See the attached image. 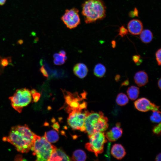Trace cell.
Here are the masks:
<instances>
[{"label":"cell","mask_w":161,"mask_h":161,"mask_svg":"<svg viewBox=\"0 0 161 161\" xmlns=\"http://www.w3.org/2000/svg\"><path fill=\"white\" fill-rule=\"evenodd\" d=\"M82 7V14L86 24L95 22L106 17V8L102 0H86Z\"/></svg>","instance_id":"7a4b0ae2"},{"label":"cell","mask_w":161,"mask_h":161,"mask_svg":"<svg viewBox=\"0 0 161 161\" xmlns=\"http://www.w3.org/2000/svg\"><path fill=\"white\" fill-rule=\"evenodd\" d=\"M18 43L19 44H21L23 43V41L21 40H19L18 41Z\"/></svg>","instance_id":"ab89813d"},{"label":"cell","mask_w":161,"mask_h":161,"mask_svg":"<svg viewBox=\"0 0 161 161\" xmlns=\"http://www.w3.org/2000/svg\"><path fill=\"white\" fill-rule=\"evenodd\" d=\"M123 134V130L120 127V123H117L115 126L105 134L106 138L109 142L115 141L120 138Z\"/></svg>","instance_id":"30bf717a"},{"label":"cell","mask_w":161,"mask_h":161,"mask_svg":"<svg viewBox=\"0 0 161 161\" xmlns=\"http://www.w3.org/2000/svg\"><path fill=\"white\" fill-rule=\"evenodd\" d=\"M120 76L119 75H117L115 77V80L117 82L119 81L120 79Z\"/></svg>","instance_id":"e575fe53"},{"label":"cell","mask_w":161,"mask_h":161,"mask_svg":"<svg viewBox=\"0 0 161 161\" xmlns=\"http://www.w3.org/2000/svg\"><path fill=\"white\" fill-rule=\"evenodd\" d=\"M153 133L156 135H160L161 133V123L155 126L152 129Z\"/></svg>","instance_id":"d4e9b609"},{"label":"cell","mask_w":161,"mask_h":161,"mask_svg":"<svg viewBox=\"0 0 161 161\" xmlns=\"http://www.w3.org/2000/svg\"><path fill=\"white\" fill-rule=\"evenodd\" d=\"M140 56L139 55H134L132 56V60L137 65H139L142 62V60L140 59Z\"/></svg>","instance_id":"83f0119b"},{"label":"cell","mask_w":161,"mask_h":161,"mask_svg":"<svg viewBox=\"0 0 161 161\" xmlns=\"http://www.w3.org/2000/svg\"><path fill=\"white\" fill-rule=\"evenodd\" d=\"M148 78L147 74L143 71L137 72L134 76L135 82L139 87L145 85L148 82Z\"/></svg>","instance_id":"5bb4252c"},{"label":"cell","mask_w":161,"mask_h":161,"mask_svg":"<svg viewBox=\"0 0 161 161\" xmlns=\"http://www.w3.org/2000/svg\"><path fill=\"white\" fill-rule=\"evenodd\" d=\"M44 137L47 141L50 143L56 142L58 140L59 138L58 132L54 130L45 132Z\"/></svg>","instance_id":"ac0fdd59"},{"label":"cell","mask_w":161,"mask_h":161,"mask_svg":"<svg viewBox=\"0 0 161 161\" xmlns=\"http://www.w3.org/2000/svg\"><path fill=\"white\" fill-rule=\"evenodd\" d=\"M86 109L73 111L69 113L67 123L72 129L85 131V120L89 112Z\"/></svg>","instance_id":"52a82bcc"},{"label":"cell","mask_w":161,"mask_h":161,"mask_svg":"<svg viewBox=\"0 0 161 161\" xmlns=\"http://www.w3.org/2000/svg\"><path fill=\"white\" fill-rule=\"evenodd\" d=\"M6 0H0V5H4L6 2Z\"/></svg>","instance_id":"74e56055"},{"label":"cell","mask_w":161,"mask_h":161,"mask_svg":"<svg viewBox=\"0 0 161 161\" xmlns=\"http://www.w3.org/2000/svg\"><path fill=\"white\" fill-rule=\"evenodd\" d=\"M150 120L153 123H159L161 121V112L159 110L152 111L151 115L150 117Z\"/></svg>","instance_id":"603a6c76"},{"label":"cell","mask_w":161,"mask_h":161,"mask_svg":"<svg viewBox=\"0 0 161 161\" xmlns=\"http://www.w3.org/2000/svg\"><path fill=\"white\" fill-rule=\"evenodd\" d=\"M134 105L137 110L144 112L159 110L160 107L145 97L138 99L134 102Z\"/></svg>","instance_id":"9c48e42d"},{"label":"cell","mask_w":161,"mask_h":161,"mask_svg":"<svg viewBox=\"0 0 161 161\" xmlns=\"http://www.w3.org/2000/svg\"><path fill=\"white\" fill-rule=\"evenodd\" d=\"M155 160L156 161H161V153L159 154L156 157Z\"/></svg>","instance_id":"836d02e7"},{"label":"cell","mask_w":161,"mask_h":161,"mask_svg":"<svg viewBox=\"0 0 161 161\" xmlns=\"http://www.w3.org/2000/svg\"><path fill=\"white\" fill-rule=\"evenodd\" d=\"M129 84V80L127 79L126 80L124 81V82L121 84V86H128Z\"/></svg>","instance_id":"1f68e13d"},{"label":"cell","mask_w":161,"mask_h":161,"mask_svg":"<svg viewBox=\"0 0 161 161\" xmlns=\"http://www.w3.org/2000/svg\"><path fill=\"white\" fill-rule=\"evenodd\" d=\"M127 28L130 33L134 35H137L140 34L143 30V25L140 20L133 19L129 22Z\"/></svg>","instance_id":"8fae6325"},{"label":"cell","mask_w":161,"mask_h":161,"mask_svg":"<svg viewBox=\"0 0 161 161\" xmlns=\"http://www.w3.org/2000/svg\"><path fill=\"white\" fill-rule=\"evenodd\" d=\"M52 126L54 129L56 130L57 131H58V129L60 128V126L58 123L57 122L54 123Z\"/></svg>","instance_id":"4dcf8cb0"},{"label":"cell","mask_w":161,"mask_h":161,"mask_svg":"<svg viewBox=\"0 0 161 161\" xmlns=\"http://www.w3.org/2000/svg\"><path fill=\"white\" fill-rule=\"evenodd\" d=\"M116 101L118 105L123 106L126 105L128 103L129 99L126 94L123 93H120L117 95Z\"/></svg>","instance_id":"44dd1931"},{"label":"cell","mask_w":161,"mask_h":161,"mask_svg":"<svg viewBox=\"0 0 161 161\" xmlns=\"http://www.w3.org/2000/svg\"><path fill=\"white\" fill-rule=\"evenodd\" d=\"M88 71L86 66L82 63L77 64L73 68V72L75 75L81 79L84 78L86 76Z\"/></svg>","instance_id":"9a60e30c"},{"label":"cell","mask_w":161,"mask_h":161,"mask_svg":"<svg viewBox=\"0 0 161 161\" xmlns=\"http://www.w3.org/2000/svg\"><path fill=\"white\" fill-rule=\"evenodd\" d=\"M112 46L113 48H114L116 46V42L114 41H112Z\"/></svg>","instance_id":"8d00e7d4"},{"label":"cell","mask_w":161,"mask_h":161,"mask_svg":"<svg viewBox=\"0 0 161 161\" xmlns=\"http://www.w3.org/2000/svg\"><path fill=\"white\" fill-rule=\"evenodd\" d=\"M108 119L102 112H89L84 122V131L88 136L98 132H104L108 128Z\"/></svg>","instance_id":"3957f363"},{"label":"cell","mask_w":161,"mask_h":161,"mask_svg":"<svg viewBox=\"0 0 161 161\" xmlns=\"http://www.w3.org/2000/svg\"><path fill=\"white\" fill-rule=\"evenodd\" d=\"M140 35V40L144 43H149L152 41L153 39V34L149 30L145 29L143 30Z\"/></svg>","instance_id":"e0dca14e"},{"label":"cell","mask_w":161,"mask_h":161,"mask_svg":"<svg viewBox=\"0 0 161 161\" xmlns=\"http://www.w3.org/2000/svg\"><path fill=\"white\" fill-rule=\"evenodd\" d=\"M57 148L46 139L44 137L35 134L31 150L36 157V160L49 161L52 152Z\"/></svg>","instance_id":"277c9868"},{"label":"cell","mask_w":161,"mask_h":161,"mask_svg":"<svg viewBox=\"0 0 161 161\" xmlns=\"http://www.w3.org/2000/svg\"><path fill=\"white\" fill-rule=\"evenodd\" d=\"M61 19L66 27L70 29L76 27L80 23L79 10L75 8L66 10Z\"/></svg>","instance_id":"ba28073f"},{"label":"cell","mask_w":161,"mask_h":161,"mask_svg":"<svg viewBox=\"0 0 161 161\" xmlns=\"http://www.w3.org/2000/svg\"><path fill=\"white\" fill-rule=\"evenodd\" d=\"M161 49L160 48L157 50L155 53V57L158 65L160 66L161 65Z\"/></svg>","instance_id":"484cf974"},{"label":"cell","mask_w":161,"mask_h":161,"mask_svg":"<svg viewBox=\"0 0 161 161\" xmlns=\"http://www.w3.org/2000/svg\"><path fill=\"white\" fill-rule=\"evenodd\" d=\"M70 157L61 148H56L52 153L49 161H70Z\"/></svg>","instance_id":"7c38bea8"},{"label":"cell","mask_w":161,"mask_h":161,"mask_svg":"<svg viewBox=\"0 0 161 161\" xmlns=\"http://www.w3.org/2000/svg\"><path fill=\"white\" fill-rule=\"evenodd\" d=\"M126 92L129 98L132 100H134L138 98L140 93V90L138 87L131 86L128 88Z\"/></svg>","instance_id":"2e32d148"},{"label":"cell","mask_w":161,"mask_h":161,"mask_svg":"<svg viewBox=\"0 0 161 161\" xmlns=\"http://www.w3.org/2000/svg\"><path fill=\"white\" fill-rule=\"evenodd\" d=\"M106 71L105 66L101 63L97 64L94 69V73L96 77L101 78L105 75Z\"/></svg>","instance_id":"d6986e66"},{"label":"cell","mask_w":161,"mask_h":161,"mask_svg":"<svg viewBox=\"0 0 161 161\" xmlns=\"http://www.w3.org/2000/svg\"><path fill=\"white\" fill-rule=\"evenodd\" d=\"M35 134L27 125H18L12 127L8 136L3 139L13 145L18 151L26 153L31 150Z\"/></svg>","instance_id":"6da1fadb"},{"label":"cell","mask_w":161,"mask_h":161,"mask_svg":"<svg viewBox=\"0 0 161 161\" xmlns=\"http://www.w3.org/2000/svg\"><path fill=\"white\" fill-rule=\"evenodd\" d=\"M86 159V155L84 151L81 149H78L73 153L72 159L73 161H83Z\"/></svg>","instance_id":"ffe728a7"},{"label":"cell","mask_w":161,"mask_h":161,"mask_svg":"<svg viewBox=\"0 0 161 161\" xmlns=\"http://www.w3.org/2000/svg\"><path fill=\"white\" fill-rule=\"evenodd\" d=\"M89 142L85 145L89 151L93 152L96 157L103 151L104 145L107 142L104 132H98L88 136Z\"/></svg>","instance_id":"8992f818"},{"label":"cell","mask_w":161,"mask_h":161,"mask_svg":"<svg viewBox=\"0 0 161 161\" xmlns=\"http://www.w3.org/2000/svg\"><path fill=\"white\" fill-rule=\"evenodd\" d=\"M33 98V101L35 102H37L41 96V94L37 92L32 94Z\"/></svg>","instance_id":"f1b7e54d"},{"label":"cell","mask_w":161,"mask_h":161,"mask_svg":"<svg viewBox=\"0 0 161 161\" xmlns=\"http://www.w3.org/2000/svg\"><path fill=\"white\" fill-rule=\"evenodd\" d=\"M161 79L160 78L158 80L157 82V85L159 88L161 89Z\"/></svg>","instance_id":"d590c367"},{"label":"cell","mask_w":161,"mask_h":161,"mask_svg":"<svg viewBox=\"0 0 161 161\" xmlns=\"http://www.w3.org/2000/svg\"><path fill=\"white\" fill-rule=\"evenodd\" d=\"M128 30L123 26H122L120 28L119 35L121 37H123L128 33Z\"/></svg>","instance_id":"4316f807"},{"label":"cell","mask_w":161,"mask_h":161,"mask_svg":"<svg viewBox=\"0 0 161 161\" xmlns=\"http://www.w3.org/2000/svg\"><path fill=\"white\" fill-rule=\"evenodd\" d=\"M36 92H37L36 90L35 89H32L31 91V94L32 95L34 94Z\"/></svg>","instance_id":"f35d334b"},{"label":"cell","mask_w":161,"mask_h":161,"mask_svg":"<svg viewBox=\"0 0 161 161\" xmlns=\"http://www.w3.org/2000/svg\"><path fill=\"white\" fill-rule=\"evenodd\" d=\"M54 58L53 61L54 64L57 65H60L63 64L65 62L63 56L59 53H55L53 56Z\"/></svg>","instance_id":"cb8c5ba5"},{"label":"cell","mask_w":161,"mask_h":161,"mask_svg":"<svg viewBox=\"0 0 161 161\" xmlns=\"http://www.w3.org/2000/svg\"><path fill=\"white\" fill-rule=\"evenodd\" d=\"M12 59L11 57L7 58H2L0 56V73L1 74L3 72L4 68L9 65L12 64Z\"/></svg>","instance_id":"7402d4cb"},{"label":"cell","mask_w":161,"mask_h":161,"mask_svg":"<svg viewBox=\"0 0 161 161\" xmlns=\"http://www.w3.org/2000/svg\"><path fill=\"white\" fill-rule=\"evenodd\" d=\"M112 156L118 160H121L125 156L126 152L124 147L119 144H114L111 150Z\"/></svg>","instance_id":"4fadbf2b"},{"label":"cell","mask_w":161,"mask_h":161,"mask_svg":"<svg viewBox=\"0 0 161 161\" xmlns=\"http://www.w3.org/2000/svg\"><path fill=\"white\" fill-rule=\"evenodd\" d=\"M59 54L63 57L66 55V52L65 51L63 50H60L59 52Z\"/></svg>","instance_id":"d6a6232c"},{"label":"cell","mask_w":161,"mask_h":161,"mask_svg":"<svg viewBox=\"0 0 161 161\" xmlns=\"http://www.w3.org/2000/svg\"><path fill=\"white\" fill-rule=\"evenodd\" d=\"M40 71L42 73L43 75L45 77H46V78L48 77V73L46 71V70L45 69V68H44V65H43L40 68Z\"/></svg>","instance_id":"f546056e"},{"label":"cell","mask_w":161,"mask_h":161,"mask_svg":"<svg viewBox=\"0 0 161 161\" xmlns=\"http://www.w3.org/2000/svg\"><path fill=\"white\" fill-rule=\"evenodd\" d=\"M13 107L19 113L32 101L31 91L26 88L17 89L13 96L9 97Z\"/></svg>","instance_id":"5b68a950"}]
</instances>
